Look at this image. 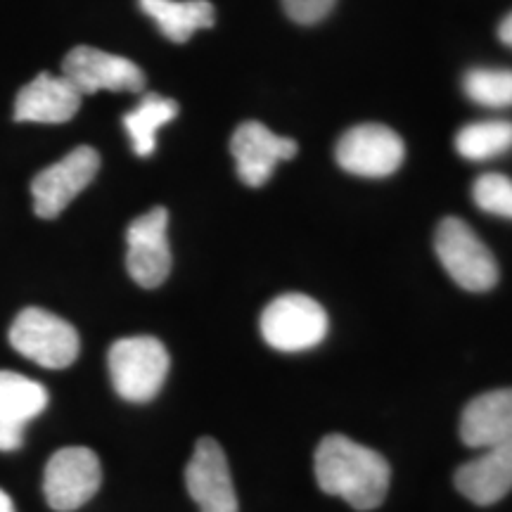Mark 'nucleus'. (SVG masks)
Wrapping results in <instances>:
<instances>
[{"instance_id": "f257e3e1", "label": "nucleus", "mask_w": 512, "mask_h": 512, "mask_svg": "<svg viewBox=\"0 0 512 512\" xmlns=\"http://www.w3.org/2000/svg\"><path fill=\"white\" fill-rule=\"evenodd\" d=\"M313 467L320 491L344 498L351 508L373 510L387 498L392 479L387 460L344 434H330L320 441Z\"/></svg>"}, {"instance_id": "f03ea898", "label": "nucleus", "mask_w": 512, "mask_h": 512, "mask_svg": "<svg viewBox=\"0 0 512 512\" xmlns=\"http://www.w3.org/2000/svg\"><path fill=\"white\" fill-rule=\"evenodd\" d=\"M107 366L121 399L145 403L162 392L171 358L157 337H124L112 344Z\"/></svg>"}, {"instance_id": "7ed1b4c3", "label": "nucleus", "mask_w": 512, "mask_h": 512, "mask_svg": "<svg viewBox=\"0 0 512 512\" xmlns=\"http://www.w3.org/2000/svg\"><path fill=\"white\" fill-rule=\"evenodd\" d=\"M434 249L451 280L467 292H489L498 283V264L491 249L465 221L448 216L439 223Z\"/></svg>"}, {"instance_id": "20e7f679", "label": "nucleus", "mask_w": 512, "mask_h": 512, "mask_svg": "<svg viewBox=\"0 0 512 512\" xmlns=\"http://www.w3.org/2000/svg\"><path fill=\"white\" fill-rule=\"evenodd\" d=\"M10 344L38 366L60 370L76 361L81 349L79 332L67 320L46 309H24L10 328Z\"/></svg>"}, {"instance_id": "39448f33", "label": "nucleus", "mask_w": 512, "mask_h": 512, "mask_svg": "<svg viewBox=\"0 0 512 512\" xmlns=\"http://www.w3.org/2000/svg\"><path fill=\"white\" fill-rule=\"evenodd\" d=\"M330 320L323 306L306 294H283L261 313V335L268 347L297 354L328 337Z\"/></svg>"}, {"instance_id": "423d86ee", "label": "nucleus", "mask_w": 512, "mask_h": 512, "mask_svg": "<svg viewBox=\"0 0 512 512\" xmlns=\"http://www.w3.org/2000/svg\"><path fill=\"white\" fill-rule=\"evenodd\" d=\"M102 484L100 460L91 448L69 446L53 453L43 477V494L53 510L72 512L98 494Z\"/></svg>"}, {"instance_id": "0eeeda50", "label": "nucleus", "mask_w": 512, "mask_h": 512, "mask_svg": "<svg viewBox=\"0 0 512 512\" xmlns=\"http://www.w3.org/2000/svg\"><path fill=\"white\" fill-rule=\"evenodd\" d=\"M335 159L347 174L363 178H384L399 171L406 159V145L399 133L382 124H361L349 128L335 147Z\"/></svg>"}, {"instance_id": "6e6552de", "label": "nucleus", "mask_w": 512, "mask_h": 512, "mask_svg": "<svg viewBox=\"0 0 512 512\" xmlns=\"http://www.w3.org/2000/svg\"><path fill=\"white\" fill-rule=\"evenodd\" d=\"M62 76L81 95L98 91L140 93L145 88V74L136 62L88 46L69 50L62 62Z\"/></svg>"}, {"instance_id": "1a4fd4ad", "label": "nucleus", "mask_w": 512, "mask_h": 512, "mask_svg": "<svg viewBox=\"0 0 512 512\" xmlns=\"http://www.w3.org/2000/svg\"><path fill=\"white\" fill-rule=\"evenodd\" d=\"M100 171V155L93 147H74L67 157L41 171L31 183L34 211L41 219H57L76 195L91 185Z\"/></svg>"}, {"instance_id": "9d476101", "label": "nucleus", "mask_w": 512, "mask_h": 512, "mask_svg": "<svg viewBox=\"0 0 512 512\" xmlns=\"http://www.w3.org/2000/svg\"><path fill=\"white\" fill-rule=\"evenodd\" d=\"M169 211L150 209L126 230V268L128 275L145 290H155L171 273L169 247Z\"/></svg>"}, {"instance_id": "9b49d317", "label": "nucleus", "mask_w": 512, "mask_h": 512, "mask_svg": "<svg viewBox=\"0 0 512 512\" xmlns=\"http://www.w3.org/2000/svg\"><path fill=\"white\" fill-rule=\"evenodd\" d=\"M185 486L192 501L200 505V512H240L226 453L211 437L197 441L185 467Z\"/></svg>"}, {"instance_id": "f8f14e48", "label": "nucleus", "mask_w": 512, "mask_h": 512, "mask_svg": "<svg viewBox=\"0 0 512 512\" xmlns=\"http://www.w3.org/2000/svg\"><path fill=\"white\" fill-rule=\"evenodd\" d=\"M297 150L299 147L292 138L275 136L271 128L259 121H245L230 138L238 176L249 188H261L273 176L278 162L292 159Z\"/></svg>"}, {"instance_id": "ddd939ff", "label": "nucleus", "mask_w": 512, "mask_h": 512, "mask_svg": "<svg viewBox=\"0 0 512 512\" xmlns=\"http://www.w3.org/2000/svg\"><path fill=\"white\" fill-rule=\"evenodd\" d=\"M482 451V456L458 467L456 486L467 501L494 505L512 491V437Z\"/></svg>"}, {"instance_id": "4468645a", "label": "nucleus", "mask_w": 512, "mask_h": 512, "mask_svg": "<svg viewBox=\"0 0 512 512\" xmlns=\"http://www.w3.org/2000/svg\"><path fill=\"white\" fill-rule=\"evenodd\" d=\"M81 107V93L64 76L38 74L17 93L15 119L36 124H64Z\"/></svg>"}, {"instance_id": "2eb2a0df", "label": "nucleus", "mask_w": 512, "mask_h": 512, "mask_svg": "<svg viewBox=\"0 0 512 512\" xmlns=\"http://www.w3.org/2000/svg\"><path fill=\"white\" fill-rule=\"evenodd\" d=\"M512 437V389L475 396L460 418V439L470 448H489Z\"/></svg>"}, {"instance_id": "dca6fc26", "label": "nucleus", "mask_w": 512, "mask_h": 512, "mask_svg": "<svg viewBox=\"0 0 512 512\" xmlns=\"http://www.w3.org/2000/svg\"><path fill=\"white\" fill-rule=\"evenodd\" d=\"M138 5L174 43H185L195 31L214 27L216 22L209 0H138Z\"/></svg>"}, {"instance_id": "f3484780", "label": "nucleus", "mask_w": 512, "mask_h": 512, "mask_svg": "<svg viewBox=\"0 0 512 512\" xmlns=\"http://www.w3.org/2000/svg\"><path fill=\"white\" fill-rule=\"evenodd\" d=\"M178 117V102L159 93H147L140 105L124 117V128L138 157H150L157 147V131Z\"/></svg>"}, {"instance_id": "a211bd4d", "label": "nucleus", "mask_w": 512, "mask_h": 512, "mask_svg": "<svg viewBox=\"0 0 512 512\" xmlns=\"http://www.w3.org/2000/svg\"><path fill=\"white\" fill-rule=\"evenodd\" d=\"M46 406L48 392L43 384L10 370H0V420L27 427V422L46 411Z\"/></svg>"}, {"instance_id": "6ab92c4d", "label": "nucleus", "mask_w": 512, "mask_h": 512, "mask_svg": "<svg viewBox=\"0 0 512 512\" xmlns=\"http://www.w3.org/2000/svg\"><path fill=\"white\" fill-rule=\"evenodd\" d=\"M456 150L470 162H486L512 150V121L489 119L467 124L458 131Z\"/></svg>"}, {"instance_id": "aec40b11", "label": "nucleus", "mask_w": 512, "mask_h": 512, "mask_svg": "<svg viewBox=\"0 0 512 512\" xmlns=\"http://www.w3.org/2000/svg\"><path fill=\"white\" fill-rule=\"evenodd\" d=\"M463 91L486 110H508L512 107V69H470L463 79Z\"/></svg>"}, {"instance_id": "412c9836", "label": "nucleus", "mask_w": 512, "mask_h": 512, "mask_svg": "<svg viewBox=\"0 0 512 512\" xmlns=\"http://www.w3.org/2000/svg\"><path fill=\"white\" fill-rule=\"evenodd\" d=\"M472 200L486 214L512 221V181L503 174H484L475 181Z\"/></svg>"}, {"instance_id": "4be33fe9", "label": "nucleus", "mask_w": 512, "mask_h": 512, "mask_svg": "<svg viewBox=\"0 0 512 512\" xmlns=\"http://www.w3.org/2000/svg\"><path fill=\"white\" fill-rule=\"evenodd\" d=\"M337 0H283L287 17L297 24H318L330 15Z\"/></svg>"}, {"instance_id": "5701e85b", "label": "nucleus", "mask_w": 512, "mask_h": 512, "mask_svg": "<svg viewBox=\"0 0 512 512\" xmlns=\"http://www.w3.org/2000/svg\"><path fill=\"white\" fill-rule=\"evenodd\" d=\"M24 444V425L0 420V451L12 453Z\"/></svg>"}, {"instance_id": "b1692460", "label": "nucleus", "mask_w": 512, "mask_h": 512, "mask_svg": "<svg viewBox=\"0 0 512 512\" xmlns=\"http://www.w3.org/2000/svg\"><path fill=\"white\" fill-rule=\"evenodd\" d=\"M498 38H501L503 46L512 48V12L503 19L501 24H498Z\"/></svg>"}, {"instance_id": "393cba45", "label": "nucleus", "mask_w": 512, "mask_h": 512, "mask_svg": "<svg viewBox=\"0 0 512 512\" xmlns=\"http://www.w3.org/2000/svg\"><path fill=\"white\" fill-rule=\"evenodd\" d=\"M0 512H15V505H12L10 496L0 489Z\"/></svg>"}]
</instances>
